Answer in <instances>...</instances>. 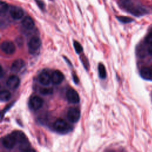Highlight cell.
<instances>
[{"label":"cell","mask_w":152,"mask_h":152,"mask_svg":"<svg viewBox=\"0 0 152 152\" xmlns=\"http://www.w3.org/2000/svg\"><path fill=\"white\" fill-rule=\"evenodd\" d=\"M25 66V62L21 59H17L15 60L11 65V69L12 72L17 73L20 72Z\"/></svg>","instance_id":"obj_12"},{"label":"cell","mask_w":152,"mask_h":152,"mask_svg":"<svg viewBox=\"0 0 152 152\" xmlns=\"http://www.w3.org/2000/svg\"><path fill=\"white\" fill-rule=\"evenodd\" d=\"M14 135L17 144L18 145V148L21 151H34L33 149H30V144L29 142L25 135V134L21 131H14L12 132Z\"/></svg>","instance_id":"obj_1"},{"label":"cell","mask_w":152,"mask_h":152,"mask_svg":"<svg viewBox=\"0 0 152 152\" xmlns=\"http://www.w3.org/2000/svg\"><path fill=\"white\" fill-rule=\"evenodd\" d=\"M11 98V93L8 90H2L0 92V100L1 102H7Z\"/></svg>","instance_id":"obj_17"},{"label":"cell","mask_w":152,"mask_h":152,"mask_svg":"<svg viewBox=\"0 0 152 152\" xmlns=\"http://www.w3.org/2000/svg\"><path fill=\"white\" fill-rule=\"evenodd\" d=\"M10 14L14 20H20L24 15V11L20 7H12L10 10Z\"/></svg>","instance_id":"obj_9"},{"label":"cell","mask_w":152,"mask_h":152,"mask_svg":"<svg viewBox=\"0 0 152 152\" xmlns=\"http://www.w3.org/2000/svg\"><path fill=\"white\" fill-rule=\"evenodd\" d=\"M8 10V4L3 1H1L0 3V12L1 13H5Z\"/></svg>","instance_id":"obj_21"},{"label":"cell","mask_w":152,"mask_h":152,"mask_svg":"<svg viewBox=\"0 0 152 152\" xmlns=\"http://www.w3.org/2000/svg\"><path fill=\"white\" fill-rule=\"evenodd\" d=\"M2 50L7 55H12L15 51V46L13 42L10 40H6L1 44Z\"/></svg>","instance_id":"obj_7"},{"label":"cell","mask_w":152,"mask_h":152,"mask_svg":"<svg viewBox=\"0 0 152 152\" xmlns=\"http://www.w3.org/2000/svg\"><path fill=\"white\" fill-rule=\"evenodd\" d=\"M116 18L120 22L123 23H129L134 21V20L132 18L126 16H118Z\"/></svg>","instance_id":"obj_18"},{"label":"cell","mask_w":152,"mask_h":152,"mask_svg":"<svg viewBox=\"0 0 152 152\" xmlns=\"http://www.w3.org/2000/svg\"><path fill=\"white\" fill-rule=\"evenodd\" d=\"M53 126L54 129L60 134L68 133L72 129L71 125L62 119H58L55 121Z\"/></svg>","instance_id":"obj_2"},{"label":"cell","mask_w":152,"mask_h":152,"mask_svg":"<svg viewBox=\"0 0 152 152\" xmlns=\"http://www.w3.org/2000/svg\"><path fill=\"white\" fill-rule=\"evenodd\" d=\"M20 83V78L14 75H12L8 77L7 80V86L8 88L11 89H15L17 88Z\"/></svg>","instance_id":"obj_10"},{"label":"cell","mask_w":152,"mask_h":152,"mask_svg":"<svg viewBox=\"0 0 152 152\" xmlns=\"http://www.w3.org/2000/svg\"><path fill=\"white\" fill-rule=\"evenodd\" d=\"M145 41L147 43L150 44V45H152V33H150L146 36L145 38Z\"/></svg>","instance_id":"obj_22"},{"label":"cell","mask_w":152,"mask_h":152,"mask_svg":"<svg viewBox=\"0 0 152 152\" xmlns=\"http://www.w3.org/2000/svg\"><path fill=\"white\" fill-rule=\"evenodd\" d=\"M43 103V99L40 97L37 96H34L30 99L28 105L30 109L36 110L42 107Z\"/></svg>","instance_id":"obj_4"},{"label":"cell","mask_w":152,"mask_h":152,"mask_svg":"<svg viewBox=\"0 0 152 152\" xmlns=\"http://www.w3.org/2000/svg\"><path fill=\"white\" fill-rule=\"evenodd\" d=\"M66 97L68 101L71 103H77L80 102V96L78 93L74 88H69L66 93Z\"/></svg>","instance_id":"obj_5"},{"label":"cell","mask_w":152,"mask_h":152,"mask_svg":"<svg viewBox=\"0 0 152 152\" xmlns=\"http://www.w3.org/2000/svg\"><path fill=\"white\" fill-rule=\"evenodd\" d=\"M38 80L42 85L48 86L52 81V77L48 72L43 71L39 75Z\"/></svg>","instance_id":"obj_11"},{"label":"cell","mask_w":152,"mask_h":152,"mask_svg":"<svg viewBox=\"0 0 152 152\" xmlns=\"http://www.w3.org/2000/svg\"><path fill=\"white\" fill-rule=\"evenodd\" d=\"M21 23L23 26L28 30H31L34 27V22L33 20L29 16L25 17L23 19Z\"/></svg>","instance_id":"obj_14"},{"label":"cell","mask_w":152,"mask_h":152,"mask_svg":"<svg viewBox=\"0 0 152 152\" xmlns=\"http://www.w3.org/2000/svg\"><path fill=\"white\" fill-rule=\"evenodd\" d=\"M140 74L145 79H152V70L151 67L142 68L140 71Z\"/></svg>","instance_id":"obj_15"},{"label":"cell","mask_w":152,"mask_h":152,"mask_svg":"<svg viewBox=\"0 0 152 152\" xmlns=\"http://www.w3.org/2000/svg\"><path fill=\"white\" fill-rule=\"evenodd\" d=\"M40 93L42 94L43 95H49V94H51L53 93V89L51 88H40L39 90Z\"/></svg>","instance_id":"obj_19"},{"label":"cell","mask_w":152,"mask_h":152,"mask_svg":"<svg viewBox=\"0 0 152 152\" xmlns=\"http://www.w3.org/2000/svg\"><path fill=\"white\" fill-rule=\"evenodd\" d=\"M73 80H74V82H75V83H78V77H77V75H73Z\"/></svg>","instance_id":"obj_25"},{"label":"cell","mask_w":152,"mask_h":152,"mask_svg":"<svg viewBox=\"0 0 152 152\" xmlns=\"http://www.w3.org/2000/svg\"><path fill=\"white\" fill-rule=\"evenodd\" d=\"M151 70H152V66H151Z\"/></svg>","instance_id":"obj_26"},{"label":"cell","mask_w":152,"mask_h":152,"mask_svg":"<svg viewBox=\"0 0 152 152\" xmlns=\"http://www.w3.org/2000/svg\"><path fill=\"white\" fill-rule=\"evenodd\" d=\"M67 117L69 121L72 123L78 121L80 118V111L78 108L71 107L67 112Z\"/></svg>","instance_id":"obj_6"},{"label":"cell","mask_w":152,"mask_h":152,"mask_svg":"<svg viewBox=\"0 0 152 152\" xmlns=\"http://www.w3.org/2000/svg\"><path fill=\"white\" fill-rule=\"evenodd\" d=\"M148 52L151 56H152V45H151L148 48Z\"/></svg>","instance_id":"obj_24"},{"label":"cell","mask_w":152,"mask_h":152,"mask_svg":"<svg viewBox=\"0 0 152 152\" xmlns=\"http://www.w3.org/2000/svg\"><path fill=\"white\" fill-rule=\"evenodd\" d=\"M42 44L41 40L37 36H33L30 39L28 42V49L30 52H33L36 51L39 49Z\"/></svg>","instance_id":"obj_8"},{"label":"cell","mask_w":152,"mask_h":152,"mask_svg":"<svg viewBox=\"0 0 152 152\" xmlns=\"http://www.w3.org/2000/svg\"><path fill=\"white\" fill-rule=\"evenodd\" d=\"M36 2H37V5H39V7L41 9H44L45 5H44V4H43L42 1H39V0H36Z\"/></svg>","instance_id":"obj_23"},{"label":"cell","mask_w":152,"mask_h":152,"mask_svg":"<svg viewBox=\"0 0 152 152\" xmlns=\"http://www.w3.org/2000/svg\"><path fill=\"white\" fill-rule=\"evenodd\" d=\"M2 144L5 148L11 150L17 144V141L13 134L11 133V134L7 135L2 138Z\"/></svg>","instance_id":"obj_3"},{"label":"cell","mask_w":152,"mask_h":152,"mask_svg":"<svg viewBox=\"0 0 152 152\" xmlns=\"http://www.w3.org/2000/svg\"><path fill=\"white\" fill-rule=\"evenodd\" d=\"M52 82L55 84H59L64 79V74L59 70H56L52 74Z\"/></svg>","instance_id":"obj_13"},{"label":"cell","mask_w":152,"mask_h":152,"mask_svg":"<svg viewBox=\"0 0 152 152\" xmlns=\"http://www.w3.org/2000/svg\"><path fill=\"white\" fill-rule=\"evenodd\" d=\"M98 72H99V75L100 78L104 79L106 77V75H107L106 70L105 66L102 63L99 64V65H98Z\"/></svg>","instance_id":"obj_16"},{"label":"cell","mask_w":152,"mask_h":152,"mask_svg":"<svg viewBox=\"0 0 152 152\" xmlns=\"http://www.w3.org/2000/svg\"><path fill=\"white\" fill-rule=\"evenodd\" d=\"M74 49L77 53H80L82 52L83 50V48L81 45L77 41L74 42Z\"/></svg>","instance_id":"obj_20"}]
</instances>
